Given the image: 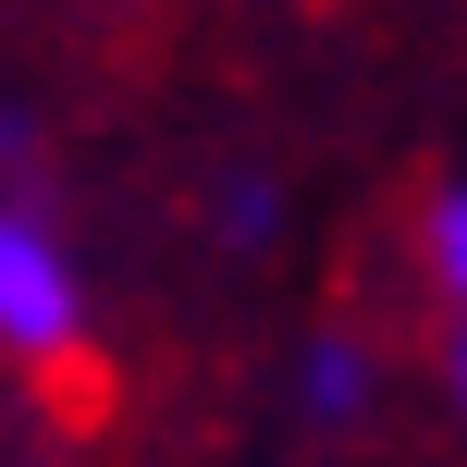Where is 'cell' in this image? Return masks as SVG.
Returning a JSON list of instances; mask_svg holds the SVG:
<instances>
[{
	"label": "cell",
	"mask_w": 467,
	"mask_h": 467,
	"mask_svg": "<svg viewBox=\"0 0 467 467\" xmlns=\"http://www.w3.org/2000/svg\"><path fill=\"white\" fill-rule=\"evenodd\" d=\"M0 357L37 369V381L87 369V283H74L62 234L37 210H0Z\"/></svg>",
	"instance_id": "1"
},
{
	"label": "cell",
	"mask_w": 467,
	"mask_h": 467,
	"mask_svg": "<svg viewBox=\"0 0 467 467\" xmlns=\"http://www.w3.org/2000/svg\"><path fill=\"white\" fill-rule=\"evenodd\" d=\"M419 246H431V283H443V307H467V185L431 197V234H419Z\"/></svg>",
	"instance_id": "2"
},
{
	"label": "cell",
	"mask_w": 467,
	"mask_h": 467,
	"mask_svg": "<svg viewBox=\"0 0 467 467\" xmlns=\"http://www.w3.org/2000/svg\"><path fill=\"white\" fill-rule=\"evenodd\" d=\"M443 381H455V406H467V307H455V332H443Z\"/></svg>",
	"instance_id": "3"
}]
</instances>
